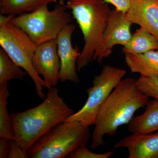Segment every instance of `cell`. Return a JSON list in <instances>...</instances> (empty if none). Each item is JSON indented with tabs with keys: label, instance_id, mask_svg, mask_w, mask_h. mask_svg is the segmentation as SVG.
<instances>
[{
	"label": "cell",
	"instance_id": "obj_12",
	"mask_svg": "<svg viewBox=\"0 0 158 158\" xmlns=\"http://www.w3.org/2000/svg\"><path fill=\"white\" fill-rule=\"evenodd\" d=\"M127 16L158 39V0H132Z\"/></svg>",
	"mask_w": 158,
	"mask_h": 158
},
{
	"label": "cell",
	"instance_id": "obj_25",
	"mask_svg": "<svg viewBox=\"0 0 158 158\" xmlns=\"http://www.w3.org/2000/svg\"><path fill=\"white\" fill-rule=\"evenodd\" d=\"M4 1H5V0H0V2H3Z\"/></svg>",
	"mask_w": 158,
	"mask_h": 158
},
{
	"label": "cell",
	"instance_id": "obj_9",
	"mask_svg": "<svg viewBox=\"0 0 158 158\" xmlns=\"http://www.w3.org/2000/svg\"><path fill=\"white\" fill-rule=\"evenodd\" d=\"M32 63L37 73L43 77L48 90L56 87L59 80L60 69L57 39L37 45Z\"/></svg>",
	"mask_w": 158,
	"mask_h": 158
},
{
	"label": "cell",
	"instance_id": "obj_17",
	"mask_svg": "<svg viewBox=\"0 0 158 158\" xmlns=\"http://www.w3.org/2000/svg\"><path fill=\"white\" fill-rule=\"evenodd\" d=\"M8 82L0 84V138L14 140V133L11 115L7 110L9 96Z\"/></svg>",
	"mask_w": 158,
	"mask_h": 158
},
{
	"label": "cell",
	"instance_id": "obj_18",
	"mask_svg": "<svg viewBox=\"0 0 158 158\" xmlns=\"http://www.w3.org/2000/svg\"><path fill=\"white\" fill-rule=\"evenodd\" d=\"M21 68L6 51L0 48V84L12 80H23L28 74L26 71H23Z\"/></svg>",
	"mask_w": 158,
	"mask_h": 158
},
{
	"label": "cell",
	"instance_id": "obj_10",
	"mask_svg": "<svg viewBox=\"0 0 158 158\" xmlns=\"http://www.w3.org/2000/svg\"><path fill=\"white\" fill-rule=\"evenodd\" d=\"M76 29L74 24H69L63 28L57 38L58 53L60 61L59 80L78 84L80 78L77 72V62L81 52L77 46L73 47L72 36Z\"/></svg>",
	"mask_w": 158,
	"mask_h": 158
},
{
	"label": "cell",
	"instance_id": "obj_22",
	"mask_svg": "<svg viewBox=\"0 0 158 158\" xmlns=\"http://www.w3.org/2000/svg\"><path fill=\"white\" fill-rule=\"evenodd\" d=\"M106 2L112 4L115 9L127 13L131 4L132 0H104Z\"/></svg>",
	"mask_w": 158,
	"mask_h": 158
},
{
	"label": "cell",
	"instance_id": "obj_2",
	"mask_svg": "<svg viewBox=\"0 0 158 158\" xmlns=\"http://www.w3.org/2000/svg\"><path fill=\"white\" fill-rule=\"evenodd\" d=\"M73 113L59 95V89L53 87L40 104L11 114L14 140L27 152L39 138Z\"/></svg>",
	"mask_w": 158,
	"mask_h": 158
},
{
	"label": "cell",
	"instance_id": "obj_8",
	"mask_svg": "<svg viewBox=\"0 0 158 158\" xmlns=\"http://www.w3.org/2000/svg\"><path fill=\"white\" fill-rule=\"evenodd\" d=\"M133 23L123 13L116 9L111 10L101 42L97 50L93 61L101 64L111 56L114 47L125 45L132 36L131 27Z\"/></svg>",
	"mask_w": 158,
	"mask_h": 158
},
{
	"label": "cell",
	"instance_id": "obj_16",
	"mask_svg": "<svg viewBox=\"0 0 158 158\" xmlns=\"http://www.w3.org/2000/svg\"><path fill=\"white\" fill-rule=\"evenodd\" d=\"M57 2L58 0H5L0 2V13L17 16L33 12L41 6Z\"/></svg>",
	"mask_w": 158,
	"mask_h": 158
},
{
	"label": "cell",
	"instance_id": "obj_5",
	"mask_svg": "<svg viewBox=\"0 0 158 158\" xmlns=\"http://www.w3.org/2000/svg\"><path fill=\"white\" fill-rule=\"evenodd\" d=\"M66 9L65 5L59 3L49 11L48 5H44L33 12L15 16L11 21L24 31L37 46L57 39L63 28L70 23L72 20Z\"/></svg>",
	"mask_w": 158,
	"mask_h": 158
},
{
	"label": "cell",
	"instance_id": "obj_6",
	"mask_svg": "<svg viewBox=\"0 0 158 158\" xmlns=\"http://www.w3.org/2000/svg\"><path fill=\"white\" fill-rule=\"evenodd\" d=\"M0 45L11 59L27 73L35 85L37 95L44 99L46 96L43 88L47 89V85L33 67L32 59L37 48L34 41L10 20L0 24Z\"/></svg>",
	"mask_w": 158,
	"mask_h": 158
},
{
	"label": "cell",
	"instance_id": "obj_21",
	"mask_svg": "<svg viewBox=\"0 0 158 158\" xmlns=\"http://www.w3.org/2000/svg\"><path fill=\"white\" fill-rule=\"evenodd\" d=\"M29 158L27 152L23 149L15 140H11L8 158Z\"/></svg>",
	"mask_w": 158,
	"mask_h": 158
},
{
	"label": "cell",
	"instance_id": "obj_3",
	"mask_svg": "<svg viewBox=\"0 0 158 158\" xmlns=\"http://www.w3.org/2000/svg\"><path fill=\"white\" fill-rule=\"evenodd\" d=\"M65 7L71 11L85 40L77 69L81 71L93 61L101 42L111 10L104 0H67Z\"/></svg>",
	"mask_w": 158,
	"mask_h": 158
},
{
	"label": "cell",
	"instance_id": "obj_24",
	"mask_svg": "<svg viewBox=\"0 0 158 158\" xmlns=\"http://www.w3.org/2000/svg\"><path fill=\"white\" fill-rule=\"evenodd\" d=\"M64 1V0H59V3L60 4H62V5H65Z\"/></svg>",
	"mask_w": 158,
	"mask_h": 158
},
{
	"label": "cell",
	"instance_id": "obj_19",
	"mask_svg": "<svg viewBox=\"0 0 158 158\" xmlns=\"http://www.w3.org/2000/svg\"><path fill=\"white\" fill-rule=\"evenodd\" d=\"M138 88L148 98L158 100V80L140 77L136 80Z\"/></svg>",
	"mask_w": 158,
	"mask_h": 158
},
{
	"label": "cell",
	"instance_id": "obj_20",
	"mask_svg": "<svg viewBox=\"0 0 158 158\" xmlns=\"http://www.w3.org/2000/svg\"><path fill=\"white\" fill-rule=\"evenodd\" d=\"M114 154L113 151L96 153L90 151L86 146H82L73 151L68 157L69 158H109Z\"/></svg>",
	"mask_w": 158,
	"mask_h": 158
},
{
	"label": "cell",
	"instance_id": "obj_11",
	"mask_svg": "<svg viewBox=\"0 0 158 158\" xmlns=\"http://www.w3.org/2000/svg\"><path fill=\"white\" fill-rule=\"evenodd\" d=\"M114 147L126 148L129 158H158V131L132 134L117 141Z\"/></svg>",
	"mask_w": 158,
	"mask_h": 158
},
{
	"label": "cell",
	"instance_id": "obj_14",
	"mask_svg": "<svg viewBox=\"0 0 158 158\" xmlns=\"http://www.w3.org/2000/svg\"><path fill=\"white\" fill-rule=\"evenodd\" d=\"M144 113L134 116L128 123L132 134H148L158 131V100L148 101Z\"/></svg>",
	"mask_w": 158,
	"mask_h": 158
},
{
	"label": "cell",
	"instance_id": "obj_7",
	"mask_svg": "<svg viewBox=\"0 0 158 158\" xmlns=\"http://www.w3.org/2000/svg\"><path fill=\"white\" fill-rule=\"evenodd\" d=\"M126 70L106 65L95 76L92 87L87 90L88 98L85 105L65 121H78L89 127L94 125L99 109L126 74Z\"/></svg>",
	"mask_w": 158,
	"mask_h": 158
},
{
	"label": "cell",
	"instance_id": "obj_4",
	"mask_svg": "<svg viewBox=\"0 0 158 158\" xmlns=\"http://www.w3.org/2000/svg\"><path fill=\"white\" fill-rule=\"evenodd\" d=\"M91 136L89 127L80 122H63L32 145L27 151L29 158L67 157L77 148L87 146Z\"/></svg>",
	"mask_w": 158,
	"mask_h": 158
},
{
	"label": "cell",
	"instance_id": "obj_13",
	"mask_svg": "<svg viewBox=\"0 0 158 158\" xmlns=\"http://www.w3.org/2000/svg\"><path fill=\"white\" fill-rule=\"evenodd\" d=\"M125 59L133 73L158 80V50L140 54H125Z\"/></svg>",
	"mask_w": 158,
	"mask_h": 158
},
{
	"label": "cell",
	"instance_id": "obj_23",
	"mask_svg": "<svg viewBox=\"0 0 158 158\" xmlns=\"http://www.w3.org/2000/svg\"><path fill=\"white\" fill-rule=\"evenodd\" d=\"M11 141L9 139L0 138V158H8Z\"/></svg>",
	"mask_w": 158,
	"mask_h": 158
},
{
	"label": "cell",
	"instance_id": "obj_15",
	"mask_svg": "<svg viewBox=\"0 0 158 158\" xmlns=\"http://www.w3.org/2000/svg\"><path fill=\"white\" fill-rule=\"evenodd\" d=\"M158 50V39L143 28L132 34L128 42L123 46L124 54H140L150 51Z\"/></svg>",
	"mask_w": 158,
	"mask_h": 158
},
{
	"label": "cell",
	"instance_id": "obj_1",
	"mask_svg": "<svg viewBox=\"0 0 158 158\" xmlns=\"http://www.w3.org/2000/svg\"><path fill=\"white\" fill-rule=\"evenodd\" d=\"M148 101L135 79H122L99 109L90 147L95 149L104 145L105 136L116 135L118 128L128 124L136 111L144 107Z\"/></svg>",
	"mask_w": 158,
	"mask_h": 158
}]
</instances>
